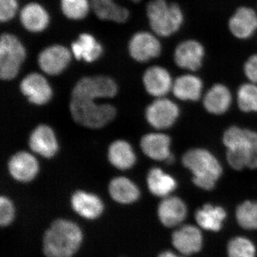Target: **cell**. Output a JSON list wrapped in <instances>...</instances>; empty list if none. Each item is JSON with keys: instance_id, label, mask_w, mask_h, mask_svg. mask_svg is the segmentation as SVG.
Segmentation results:
<instances>
[{"instance_id": "obj_1", "label": "cell", "mask_w": 257, "mask_h": 257, "mask_svg": "<svg viewBox=\"0 0 257 257\" xmlns=\"http://www.w3.org/2000/svg\"><path fill=\"white\" fill-rule=\"evenodd\" d=\"M82 241L83 233L78 225L67 219H57L44 235L43 252L47 257H72Z\"/></svg>"}, {"instance_id": "obj_2", "label": "cell", "mask_w": 257, "mask_h": 257, "mask_svg": "<svg viewBox=\"0 0 257 257\" xmlns=\"http://www.w3.org/2000/svg\"><path fill=\"white\" fill-rule=\"evenodd\" d=\"M223 143L227 149L226 160L236 170L245 167L257 168V133L238 126H231L225 132Z\"/></svg>"}, {"instance_id": "obj_3", "label": "cell", "mask_w": 257, "mask_h": 257, "mask_svg": "<svg viewBox=\"0 0 257 257\" xmlns=\"http://www.w3.org/2000/svg\"><path fill=\"white\" fill-rule=\"evenodd\" d=\"M182 163L193 175V182L199 188L211 190L222 174L220 162L204 149H192L184 154Z\"/></svg>"}, {"instance_id": "obj_4", "label": "cell", "mask_w": 257, "mask_h": 257, "mask_svg": "<svg viewBox=\"0 0 257 257\" xmlns=\"http://www.w3.org/2000/svg\"><path fill=\"white\" fill-rule=\"evenodd\" d=\"M146 13L152 32L158 37L172 36L183 25L182 8L167 0H152L147 5Z\"/></svg>"}, {"instance_id": "obj_5", "label": "cell", "mask_w": 257, "mask_h": 257, "mask_svg": "<svg viewBox=\"0 0 257 257\" xmlns=\"http://www.w3.org/2000/svg\"><path fill=\"white\" fill-rule=\"evenodd\" d=\"M69 108L74 121L88 128L103 127L116 116V109L111 104H96L91 99H71Z\"/></svg>"}, {"instance_id": "obj_6", "label": "cell", "mask_w": 257, "mask_h": 257, "mask_svg": "<svg viewBox=\"0 0 257 257\" xmlns=\"http://www.w3.org/2000/svg\"><path fill=\"white\" fill-rule=\"evenodd\" d=\"M27 57L25 45L16 35L3 33L0 37V77L3 80L15 78Z\"/></svg>"}, {"instance_id": "obj_7", "label": "cell", "mask_w": 257, "mask_h": 257, "mask_svg": "<svg viewBox=\"0 0 257 257\" xmlns=\"http://www.w3.org/2000/svg\"><path fill=\"white\" fill-rule=\"evenodd\" d=\"M117 93L116 82L107 76L84 77L79 79L72 92V99H91L113 97Z\"/></svg>"}, {"instance_id": "obj_8", "label": "cell", "mask_w": 257, "mask_h": 257, "mask_svg": "<svg viewBox=\"0 0 257 257\" xmlns=\"http://www.w3.org/2000/svg\"><path fill=\"white\" fill-rule=\"evenodd\" d=\"M157 35L147 31L134 34L128 44V54L137 62H146L157 58L162 52V44Z\"/></svg>"}, {"instance_id": "obj_9", "label": "cell", "mask_w": 257, "mask_h": 257, "mask_svg": "<svg viewBox=\"0 0 257 257\" xmlns=\"http://www.w3.org/2000/svg\"><path fill=\"white\" fill-rule=\"evenodd\" d=\"M172 243L176 251L184 256L200 252L204 246L202 229L194 225H181L174 231Z\"/></svg>"}, {"instance_id": "obj_10", "label": "cell", "mask_w": 257, "mask_h": 257, "mask_svg": "<svg viewBox=\"0 0 257 257\" xmlns=\"http://www.w3.org/2000/svg\"><path fill=\"white\" fill-rule=\"evenodd\" d=\"M146 119L157 130H165L172 126L179 115V106L174 101L161 97L147 108Z\"/></svg>"}, {"instance_id": "obj_11", "label": "cell", "mask_w": 257, "mask_h": 257, "mask_svg": "<svg viewBox=\"0 0 257 257\" xmlns=\"http://www.w3.org/2000/svg\"><path fill=\"white\" fill-rule=\"evenodd\" d=\"M71 50L62 45H50L40 52L38 64L40 69L49 75H58L68 67L72 60Z\"/></svg>"}, {"instance_id": "obj_12", "label": "cell", "mask_w": 257, "mask_h": 257, "mask_svg": "<svg viewBox=\"0 0 257 257\" xmlns=\"http://www.w3.org/2000/svg\"><path fill=\"white\" fill-rule=\"evenodd\" d=\"M205 55V50L201 42L195 40H187L176 47L174 59L180 68L195 72L200 69Z\"/></svg>"}, {"instance_id": "obj_13", "label": "cell", "mask_w": 257, "mask_h": 257, "mask_svg": "<svg viewBox=\"0 0 257 257\" xmlns=\"http://www.w3.org/2000/svg\"><path fill=\"white\" fill-rule=\"evenodd\" d=\"M20 90L32 104H47L52 96V90L47 79L42 74H29L20 83Z\"/></svg>"}, {"instance_id": "obj_14", "label": "cell", "mask_w": 257, "mask_h": 257, "mask_svg": "<svg viewBox=\"0 0 257 257\" xmlns=\"http://www.w3.org/2000/svg\"><path fill=\"white\" fill-rule=\"evenodd\" d=\"M188 213L187 205L182 199L169 196L162 199L157 209L159 219L165 227H179L185 220Z\"/></svg>"}, {"instance_id": "obj_15", "label": "cell", "mask_w": 257, "mask_h": 257, "mask_svg": "<svg viewBox=\"0 0 257 257\" xmlns=\"http://www.w3.org/2000/svg\"><path fill=\"white\" fill-rule=\"evenodd\" d=\"M229 31L239 40H247L257 30V13L252 8L241 7L229 20Z\"/></svg>"}, {"instance_id": "obj_16", "label": "cell", "mask_w": 257, "mask_h": 257, "mask_svg": "<svg viewBox=\"0 0 257 257\" xmlns=\"http://www.w3.org/2000/svg\"><path fill=\"white\" fill-rule=\"evenodd\" d=\"M173 81L167 69L152 66L145 71L143 83L149 94L156 97H163L172 89Z\"/></svg>"}, {"instance_id": "obj_17", "label": "cell", "mask_w": 257, "mask_h": 257, "mask_svg": "<svg viewBox=\"0 0 257 257\" xmlns=\"http://www.w3.org/2000/svg\"><path fill=\"white\" fill-rule=\"evenodd\" d=\"M21 25L27 31L40 33L48 28L50 17L47 10L37 3H28L20 12Z\"/></svg>"}, {"instance_id": "obj_18", "label": "cell", "mask_w": 257, "mask_h": 257, "mask_svg": "<svg viewBox=\"0 0 257 257\" xmlns=\"http://www.w3.org/2000/svg\"><path fill=\"white\" fill-rule=\"evenodd\" d=\"M8 170L12 177L17 181L28 182L35 179L38 173V162L31 154L20 152L10 159Z\"/></svg>"}, {"instance_id": "obj_19", "label": "cell", "mask_w": 257, "mask_h": 257, "mask_svg": "<svg viewBox=\"0 0 257 257\" xmlns=\"http://www.w3.org/2000/svg\"><path fill=\"white\" fill-rule=\"evenodd\" d=\"M29 145L34 152L45 157L55 156L58 150V143L53 130L47 125L41 124L30 135Z\"/></svg>"}, {"instance_id": "obj_20", "label": "cell", "mask_w": 257, "mask_h": 257, "mask_svg": "<svg viewBox=\"0 0 257 257\" xmlns=\"http://www.w3.org/2000/svg\"><path fill=\"white\" fill-rule=\"evenodd\" d=\"M71 205L77 214L89 220L97 219L104 211L100 198L84 191H77L72 194Z\"/></svg>"}, {"instance_id": "obj_21", "label": "cell", "mask_w": 257, "mask_h": 257, "mask_svg": "<svg viewBox=\"0 0 257 257\" xmlns=\"http://www.w3.org/2000/svg\"><path fill=\"white\" fill-rule=\"evenodd\" d=\"M171 140L168 135L162 133H151L145 135L140 146L147 157L156 161H165L172 154L170 152Z\"/></svg>"}, {"instance_id": "obj_22", "label": "cell", "mask_w": 257, "mask_h": 257, "mask_svg": "<svg viewBox=\"0 0 257 257\" xmlns=\"http://www.w3.org/2000/svg\"><path fill=\"white\" fill-rule=\"evenodd\" d=\"M71 52L77 60L92 63L99 60L103 54V47L91 34L82 33L71 45Z\"/></svg>"}, {"instance_id": "obj_23", "label": "cell", "mask_w": 257, "mask_h": 257, "mask_svg": "<svg viewBox=\"0 0 257 257\" xmlns=\"http://www.w3.org/2000/svg\"><path fill=\"white\" fill-rule=\"evenodd\" d=\"M226 216L222 207L206 204L196 211L195 220L201 229L216 233L222 229Z\"/></svg>"}, {"instance_id": "obj_24", "label": "cell", "mask_w": 257, "mask_h": 257, "mask_svg": "<svg viewBox=\"0 0 257 257\" xmlns=\"http://www.w3.org/2000/svg\"><path fill=\"white\" fill-rule=\"evenodd\" d=\"M91 8L96 18L103 21L124 23L130 18V10L115 0H90Z\"/></svg>"}, {"instance_id": "obj_25", "label": "cell", "mask_w": 257, "mask_h": 257, "mask_svg": "<svg viewBox=\"0 0 257 257\" xmlns=\"http://www.w3.org/2000/svg\"><path fill=\"white\" fill-rule=\"evenodd\" d=\"M232 96L229 89L223 84H217L210 88L203 99L204 108L213 114H222L231 106Z\"/></svg>"}, {"instance_id": "obj_26", "label": "cell", "mask_w": 257, "mask_h": 257, "mask_svg": "<svg viewBox=\"0 0 257 257\" xmlns=\"http://www.w3.org/2000/svg\"><path fill=\"white\" fill-rule=\"evenodd\" d=\"M203 89L202 79L194 74H184L175 79L172 92L180 100L197 101Z\"/></svg>"}, {"instance_id": "obj_27", "label": "cell", "mask_w": 257, "mask_h": 257, "mask_svg": "<svg viewBox=\"0 0 257 257\" xmlns=\"http://www.w3.org/2000/svg\"><path fill=\"white\" fill-rule=\"evenodd\" d=\"M109 192L113 200L122 204H132L140 197L136 184L124 177L113 179L109 184Z\"/></svg>"}, {"instance_id": "obj_28", "label": "cell", "mask_w": 257, "mask_h": 257, "mask_svg": "<svg viewBox=\"0 0 257 257\" xmlns=\"http://www.w3.org/2000/svg\"><path fill=\"white\" fill-rule=\"evenodd\" d=\"M147 186L150 192L157 197H169L177 188V182L172 176L160 168H152L147 178Z\"/></svg>"}, {"instance_id": "obj_29", "label": "cell", "mask_w": 257, "mask_h": 257, "mask_svg": "<svg viewBox=\"0 0 257 257\" xmlns=\"http://www.w3.org/2000/svg\"><path fill=\"white\" fill-rule=\"evenodd\" d=\"M108 157L111 165L119 170H128L136 162L133 147L123 140H117L111 144L108 151Z\"/></svg>"}, {"instance_id": "obj_30", "label": "cell", "mask_w": 257, "mask_h": 257, "mask_svg": "<svg viewBox=\"0 0 257 257\" xmlns=\"http://www.w3.org/2000/svg\"><path fill=\"white\" fill-rule=\"evenodd\" d=\"M240 227L246 231L257 230V202L247 200L240 204L235 213Z\"/></svg>"}, {"instance_id": "obj_31", "label": "cell", "mask_w": 257, "mask_h": 257, "mask_svg": "<svg viewBox=\"0 0 257 257\" xmlns=\"http://www.w3.org/2000/svg\"><path fill=\"white\" fill-rule=\"evenodd\" d=\"M226 253L227 257H256V246L246 236H236L228 242Z\"/></svg>"}, {"instance_id": "obj_32", "label": "cell", "mask_w": 257, "mask_h": 257, "mask_svg": "<svg viewBox=\"0 0 257 257\" xmlns=\"http://www.w3.org/2000/svg\"><path fill=\"white\" fill-rule=\"evenodd\" d=\"M62 13L67 19L74 21L86 18L90 11V0H60Z\"/></svg>"}, {"instance_id": "obj_33", "label": "cell", "mask_w": 257, "mask_h": 257, "mask_svg": "<svg viewBox=\"0 0 257 257\" xmlns=\"http://www.w3.org/2000/svg\"><path fill=\"white\" fill-rule=\"evenodd\" d=\"M237 104L244 112L257 111V84L246 83L239 87L237 92Z\"/></svg>"}, {"instance_id": "obj_34", "label": "cell", "mask_w": 257, "mask_h": 257, "mask_svg": "<svg viewBox=\"0 0 257 257\" xmlns=\"http://www.w3.org/2000/svg\"><path fill=\"white\" fill-rule=\"evenodd\" d=\"M15 216V209L13 202L8 197L0 198V225L8 226L13 223Z\"/></svg>"}, {"instance_id": "obj_35", "label": "cell", "mask_w": 257, "mask_h": 257, "mask_svg": "<svg viewBox=\"0 0 257 257\" xmlns=\"http://www.w3.org/2000/svg\"><path fill=\"white\" fill-rule=\"evenodd\" d=\"M19 10L18 0H0V21L8 23L16 17Z\"/></svg>"}, {"instance_id": "obj_36", "label": "cell", "mask_w": 257, "mask_h": 257, "mask_svg": "<svg viewBox=\"0 0 257 257\" xmlns=\"http://www.w3.org/2000/svg\"><path fill=\"white\" fill-rule=\"evenodd\" d=\"M243 70L248 80L257 84V54L251 55L246 60Z\"/></svg>"}, {"instance_id": "obj_37", "label": "cell", "mask_w": 257, "mask_h": 257, "mask_svg": "<svg viewBox=\"0 0 257 257\" xmlns=\"http://www.w3.org/2000/svg\"><path fill=\"white\" fill-rule=\"evenodd\" d=\"M158 257H189L184 256V255L180 254V253H177L172 251H162L160 253Z\"/></svg>"}, {"instance_id": "obj_38", "label": "cell", "mask_w": 257, "mask_h": 257, "mask_svg": "<svg viewBox=\"0 0 257 257\" xmlns=\"http://www.w3.org/2000/svg\"><path fill=\"white\" fill-rule=\"evenodd\" d=\"M128 1L133 2L134 3H139L141 2V0H128Z\"/></svg>"}]
</instances>
